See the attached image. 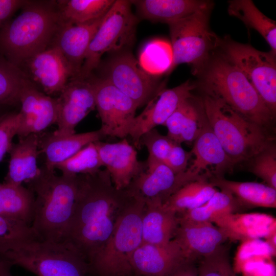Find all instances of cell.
<instances>
[{"label":"cell","instance_id":"cell-47","mask_svg":"<svg viewBox=\"0 0 276 276\" xmlns=\"http://www.w3.org/2000/svg\"><path fill=\"white\" fill-rule=\"evenodd\" d=\"M275 238L276 231L272 232L265 238L266 243L272 250L274 254H275L276 251Z\"/></svg>","mask_w":276,"mask_h":276},{"label":"cell","instance_id":"cell-48","mask_svg":"<svg viewBox=\"0 0 276 276\" xmlns=\"http://www.w3.org/2000/svg\"><path fill=\"white\" fill-rule=\"evenodd\" d=\"M1 114H2V113H1V111H0V115H1Z\"/></svg>","mask_w":276,"mask_h":276},{"label":"cell","instance_id":"cell-19","mask_svg":"<svg viewBox=\"0 0 276 276\" xmlns=\"http://www.w3.org/2000/svg\"><path fill=\"white\" fill-rule=\"evenodd\" d=\"M174 237L189 262L213 253L228 239L224 231L211 222L190 221L179 218Z\"/></svg>","mask_w":276,"mask_h":276},{"label":"cell","instance_id":"cell-39","mask_svg":"<svg viewBox=\"0 0 276 276\" xmlns=\"http://www.w3.org/2000/svg\"><path fill=\"white\" fill-rule=\"evenodd\" d=\"M248 170L261 178L267 186L276 189V147L270 142L247 162Z\"/></svg>","mask_w":276,"mask_h":276},{"label":"cell","instance_id":"cell-44","mask_svg":"<svg viewBox=\"0 0 276 276\" xmlns=\"http://www.w3.org/2000/svg\"><path fill=\"white\" fill-rule=\"evenodd\" d=\"M28 1L0 0V31L10 20L13 14L21 9Z\"/></svg>","mask_w":276,"mask_h":276},{"label":"cell","instance_id":"cell-40","mask_svg":"<svg viewBox=\"0 0 276 276\" xmlns=\"http://www.w3.org/2000/svg\"><path fill=\"white\" fill-rule=\"evenodd\" d=\"M200 259L198 276H237L231 264L228 249L223 245Z\"/></svg>","mask_w":276,"mask_h":276},{"label":"cell","instance_id":"cell-12","mask_svg":"<svg viewBox=\"0 0 276 276\" xmlns=\"http://www.w3.org/2000/svg\"><path fill=\"white\" fill-rule=\"evenodd\" d=\"M104 78L131 99L138 107L146 105L165 88V83L144 71L129 52H123L110 60Z\"/></svg>","mask_w":276,"mask_h":276},{"label":"cell","instance_id":"cell-24","mask_svg":"<svg viewBox=\"0 0 276 276\" xmlns=\"http://www.w3.org/2000/svg\"><path fill=\"white\" fill-rule=\"evenodd\" d=\"M213 223L224 231L228 239L232 240L265 238L276 231L275 219L263 214L230 213L217 218Z\"/></svg>","mask_w":276,"mask_h":276},{"label":"cell","instance_id":"cell-5","mask_svg":"<svg viewBox=\"0 0 276 276\" xmlns=\"http://www.w3.org/2000/svg\"><path fill=\"white\" fill-rule=\"evenodd\" d=\"M201 97L208 122L234 166L247 162L274 141L269 131L222 100L204 93Z\"/></svg>","mask_w":276,"mask_h":276},{"label":"cell","instance_id":"cell-23","mask_svg":"<svg viewBox=\"0 0 276 276\" xmlns=\"http://www.w3.org/2000/svg\"><path fill=\"white\" fill-rule=\"evenodd\" d=\"M207 122L201 97L193 95L179 105L164 126L168 130L167 135L172 141L191 144Z\"/></svg>","mask_w":276,"mask_h":276},{"label":"cell","instance_id":"cell-10","mask_svg":"<svg viewBox=\"0 0 276 276\" xmlns=\"http://www.w3.org/2000/svg\"><path fill=\"white\" fill-rule=\"evenodd\" d=\"M220 47L242 71L275 116L276 54L259 51L249 44L235 41L229 36L221 39Z\"/></svg>","mask_w":276,"mask_h":276},{"label":"cell","instance_id":"cell-4","mask_svg":"<svg viewBox=\"0 0 276 276\" xmlns=\"http://www.w3.org/2000/svg\"><path fill=\"white\" fill-rule=\"evenodd\" d=\"M198 76L203 93L222 100L269 131L275 116L242 71L223 53H213Z\"/></svg>","mask_w":276,"mask_h":276},{"label":"cell","instance_id":"cell-22","mask_svg":"<svg viewBox=\"0 0 276 276\" xmlns=\"http://www.w3.org/2000/svg\"><path fill=\"white\" fill-rule=\"evenodd\" d=\"M104 16L83 24L63 22L54 38L52 45L61 51L70 64L74 78L80 72L89 44Z\"/></svg>","mask_w":276,"mask_h":276},{"label":"cell","instance_id":"cell-18","mask_svg":"<svg viewBox=\"0 0 276 276\" xmlns=\"http://www.w3.org/2000/svg\"><path fill=\"white\" fill-rule=\"evenodd\" d=\"M95 143L103 167L117 190L126 189L145 170L146 162L138 160L136 150L126 138L114 143L101 141Z\"/></svg>","mask_w":276,"mask_h":276},{"label":"cell","instance_id":"cell-37","mask_svg":"<svg viewBox=\"0 0 276 276\" xmlns=\"http://www.w3.org/2000/svg\"><path fill=\"white\" fill-rule=\"evenodd\" d=\"M39 240L31 225L0 215V256L22 243Z\"/></svg>","mask_w":276,"mask_h":276},{"label":"cell","instance_id":"cell-25","mask_svg":"<svg viewBox=\"0 0 276 276\" xmlns=\"http://www.w3.org/2000/svg\"><path fill=\"white\" fill-rule=\"evenodd\" d=\"M106 136L98 130L67 135H57L53 132L39 137V147L45 156L44 166L51 169L77 153L91 143L100 141Z\"/></svg>","mask_w":276,"mask_h":276},{"label":"cell","instance_id":"cell-35","mask_svg":"<svg viewBox=\"0 0 276 276\" xmlns=\"http://www.w3.org/2000/svg\"><path fill=\"white\" fill-rule=\"evenodd\" d=\"M240 209L235 198L229 193L217 191L202 205L182 213L179 219L190 221L213 222L217 218Z\"/></svg>","mask_w":276,"mask_h":276},{"label":"cell","instance_id":"cell-42","mask_svg":"<svg viewBox=\"0 0 276 276\" xmlns=\"http://www.w3.org/2000/svg\"><path fill=\"white\" fill-rule=\"evenodd\" d=\"M19 125L18 112L4 113L0 115V162L8 153L13 137L17 134Z\"/></svg>","mask_w":276,"mask_h":276},{"label":"cell","instance_id":"cell-43","mask_svg":"<svg viewBox=\"0 0 276 276\" xmlns=\"http://www.w3.org/2000/svg\"><path fill=\"white\" fill-rule=\"evenodd\" d=\"M192 154L182 148L180 144L174 142L165 162L175 174L183 172L187 168L188 162Z\"/></svg>","mask_w":276,"mask_h":276},{"label":"cell","instance_id":"cell-15","mask_svg":"<svg viewBox=\"0 0 276 276\" xmlns=\"http://www.w3.org/2000/svg\"><path fill=\"white\" fill-rule=\"evenodd\" d=\"M26 75L40 87L44 93L50 96L59 94L74 73L61 51L52 45L26 61Z\"/></svg>","mask_w":276,"mask_h":276},{"label":"cell","instance_id":"cell-33","mask_svg":"<svg viewBox=\"0 0 276 276\" xmlns=\"http://www.w3.org/2000/svg\"><path fill=\"white\" fill-rule=\"evenodd\" d=\"M114 0H60L57 6L60 16L66 23L83 24L104 16Z\"/></svg>","mask_w":276,"mask_h":276},{"label":"cell","instance_id":"cell-29","mask_svg":"<svg viewBox=\"0 0 276 276\" xmlns=\"http://www.w3.org/2000/svg\"><path fill=\"white\" fill-rule=\"evenodd\" d=\"M140 16L152 21L169 24L207 6L212 2L197 0L131 1Z\"/></svg>","mask_w":276,"mask_h":276},{"label":"cell","instance_id":"cell-36","mask_svg":"<svg viewBox=\"0 0 276 276\" xmlns=\"http://www.w3.org/2000/svg\"><path fill=\"white\" fill-rule=\"evenodd\" d=\"M30 82L20 68L0 55V106L19 104L21 91Z\"/></svg>","mask_w":276,"mask_h":276},{"label":"cell","instance_id":"cell-2","mask_svg":"<svg viewBox=\"0 0 276 276\" xmlns=\"http://www.w3.org/2000/svg\"><path fill=\"white\" fill-rule=\"evenodd\" d=\"M0 31V54L19 68L50 47L63 23L56 1H29Z\"/></svg>","mask_w":276,"mask_h":276},{"label":"cell","instance_id":"cell-46","mask_svg":"<svg viewBox=\"0 0 276 276\" xmlns=\"http://www.w3.org/2000/svg\"><path fill=\"white\" fill-rule=\"evenodd\" d=\"M12 266L9 261L0 256V276H11Z\"/></svg>","mask_w":276,"mask_h":276},{"label":"cell","instance_id":"cell-38","mask_svg":"<svg viewBox=\"0 0 276 276\" xmlns=\"http://www.w3.org/2000/svg\"><path fill=\"white\" fill-rule=\"evenodd\" d=\"M103 167L95 142L83 147L66 160L56 165L54 169L62 174L77 175L91 174Z\"/></svg>","mask_w":276,"mask_h":276},{"label":"cell","instance_id":"cell-32","mask_svg":"<svg viewBox=\"0 0 276 276\" xmlns=\"http://www.w3.org/2000/svg\"><path fill=\"white\" fill-rule=\"evenodd\" d=\"M229 15L241 20L248 30L257 31L266 41L271 51L276 54V23L264 15L250 0L228 2Z\"/></svg>","mask_w":276,"mask_h":276},{"label":"cell","instance_id":"cell-8","mask_svg":"<svg viewBox=\"0 0 276 276\" xmlns=\"http://www.w3.org/2000/svg\"><path fill=\"white\" fill-rule=\"evenodd\" d=\"M1 257L36 276H87L92 270L85 259L64 242H26Z\"/></svg>","mask_w":276,"mask_h":276},{"label":"cell","instance_id":"cell-13","mask_svg":"<svg viewBox=\"0 0 276 276\" xmlns=\"http://www.w3.org/2000/svg\"><path fill=\"white\" fill-rule=\"evenodd\" d=\"M58 105L57 135L75 133L78 123L96 108L95 91L89 79L70 80L57 98Z\"/></svg>","mask_w":276,"mask_h":276},{"label":"cell","instance_id":"cell-28","mask_svg":"<svg viewBox=\"0 0 276 276\" xmlns=\"http://www.w3.org/2000/svg\"><path fill=\"white\" fill-rule=\"evenodd\" d=\"M210 181L221 191L230 193L240 208H276V189L256 182H239L212 175Z\"/></svg>","mask_w":276,"mask_h":276},{"label":"cell","instance_id":"cell-17","mask_svg":"<svg viewBox=\"0 0 276 276\" xmlns=\"http://www.w3.org/2000/svg\"><path fill=\"white\" fill-rule=\"evenodd\" d=\"M146 162L145 170L126 188L131 196L140 197L145 202L158 200L164 203L189 182L183 172L175 174L163 162L148 158Z\"/></svg>","mask_w":276,"mask_h":276},{"label":"cell","instance_id":"cell-34","mask_svg":"<svg viewBox=\"0 0 276 276\" xmlns=\"http://www.w3.org/2000/svg\"><path fill=\"white\" fill-rule=\"evenodd\" d=\"M173 59L170 42L162 39H153L143 47L138 62L144 71L155 76L169 74Z\"/></svg>","mask_w":276,"mask_h":276},{"label":"cell","instance_id":"cell-30","mask_svg":"<svg viewBox=\"0 0 276 276\" xmlns=\"http://www.w3.org/2000/svg\"><path fill=\"white\" fill-rule=\"evenodd\" d=\"M35 195L28 187L0 183V215L31 225L33 220Z\"/></svg>","mask_w":276,"mask_h":276},{"label":"cell","instance_id":"cell-21","mask_svg":"<svg viewBox=\"0 0 276 276\" xmlns=\"http://www.w3.org/2000/svg\"><path fill=\"white\" fill-rule=\"evenodd\" d=\"M190 151L195 157L185 172L191 180L200 177L203 171L211 173L209 167L214 168L213 176H223L234 166L208 122L193 143Z\"/></svg>","mask_w":276,"mask_h":276},{"label":"cell","instance_id":"cell-31","mask_svg":"<svg viewBox=\"0 0 276 276\" xmlns=\"http://www.w3.org/2000/svg\"><path fill=\"white\" fill-rule=\"evenodd\" d=\"M211 176V173H205L185 184L163 203L164 206L177 214L202 205L218 191L209 180Z\"/></svg>","mask_w":276,"mask_h":276},{"label":"cell","instance_id":"cell-16","mask_svg":"<svg viewBox=\"0 0 276 276\" xmlns=\"http://www.w3.org/2000/svg\"><path fill=\"white\" fill-rule=\"evenodd\" d=\"M19 125L17 135L22 139L38 134L56 123L58 105L57 98L38 90L31 82L22 89L19 99Z\"/></svg>","mask_w":276,"mask_h":276},{"label":"cell","instance_id":"cell-9","mask_svg":"<svg viewBox=\"0 0 276 276\" xmlns=\"http://www.w3.org/2000/svg\"><path fill=\"white\" fill-rule=\"evenodd\" d=\"M131 1H115L90 42L75 78L88 79L104 53L121 50L133 43L137 18L131 11Z\"/></svg>","mask_w":276,"mask_h":276},{"label":"cell","instance_id":"cell-14","mask_svg":"<svg viewBox=\"0 0 276 276\" xmlns=\"http://www.w3.org/2000/svg\"><path fill=\"white\" fill-rule=\"evenodd\" d=\"M196 85L189 80L172 88L165 87L158 91L147 103L144 110L135 116L130 136L135 146L140 147V140L148 131L163 125L179 105L193 94Z\"/></svg>","mask_w":276,"mask_h":276},{"label":"cell","instance_id":"cell-45","mask_svg":"<svg viewBox=\"0 0 276 276\" xmlns=\"http://www.w3.org/2000/svg\"><path fill=\"white\" fill-rule=\"evenodd\" d=\"M168 276H198L197 268L192 262H187Z\"/></svg>","mask_w":276,"mask_h":276},{"label":"cell","instance_id":"cell-11","mask_svg":"<svg viewBox=\"0 0 276 276\" xmlns=\"http://www.w3.org/2000/svg\"><path fill=\"white\" fill-rule=\"evenodd\" d=\"M90 80L104 134L122 139L129 136L137 105L105 78Z\"/></svg>","mask_w":276,"mask_h":276},{"label":"cell","instance_id":"cell-26","mask_svg":"<svg viewBox=\"0 0 276 276\" xmlns=\"http://www.w3.org/2000/svg\"><path fill=\"white\" fill-rule=\"evenodd\" d=\"M39 137L37 134H31L13 143L8 153L10 154L8 171L4 182L21 185L33 179L40 172L37 165L39 151Z\"/></svg>","mask_w":276,"mask_h":276},{"label":"cell","instance_id":"cell-27","mask_svg":"<svg viewBox=\"0 0 276 276\" xmlns=\"http://www.w3.org/2000/svg\"><path fill=\"white\" fill-rule=\"evenodd\" d=\"M145 205L148 209L142 217V243L168 244L175 236L178 225L176 214L166 209L158 200L146 201Z\"/></svg>","mask_w":276,"mask_h":276},{"label":"cell","instance_id":"cell-1","mask_svg":"<svg viewBox=\"0 0 276 276\" xmlns=\"http://www.w3.org/2000/svg\"><path fill=\"white\" fill-rule=\"evenodd\" d=\"M105 169L78 175L74 213L63 241L91 262L111 235L114 208L128 195L112 187Z\"/></svg>","mask_w":276,"mask_h":276},{"label":"cell","instance_id":"cell-3","mask_svg":"<svg viewBox=\"0 0 276 276\" xmlns=\"http://www.w3.org/2000/svg\"><path fill=\"white\" fill-rule=\"evenodd\" d=\"M26 183L35 195L31 227L39 240L62 242L75 209L78 175L59 176L55 169L44 165L35 177Z\"/></svg>","mask_w":276,"mask_h":276},{"label":"cell","instance_id":"cell-41","mask_svg":"<svg viewBox=\"0 0 276 276\" xmlns=\"http://www.w3.org/2000/svg\"><path fill=\"white\" fill-rule=\"evenodd\" d=\"M174 142L167 135L160 134L155 128L142 135L140 147L145 146L148 151V158L165 163Z\"/></svg>","mask_w":276,"mask_h":276},{"label":"cell","instance_id":"cell-6","mask_svg":"<svg viewBox=\"0 0 276 276\" xmlns=\"http://www.w3.org/2000/svg\"><path fill=\"white\" fill-rule=\"evenodd\" d=\"M116 220L112 233L90 263L101 276H124L132 269L130 259L142 243V211L145 201L138 197Z\"/></svg>","mask_w":276,"mask_h":276},{"label":"cell","instance_id":"cell-20","mask_svg":"<svg viewBox=\"0 0 276 276\" xmlns=\"http://www.w3.org/2000/svg\"><path fill=\"white\" fill-rule=\"evenodd\" d=\"M188 261L177 241L165 245L142 243L130 259V265L146 276H168Z\"/></svg>","mask_w":276,"mask_h":276},{"label":"cell","instance_id":"cell-7","mask_svg":"<svg viewBox=\"0 0 276 276\" xmlns=\"http://www.w3.org/2000/svg\"><path fill=\"white\" fill-rule=\"evenodd\" d=\"M213 7L212 2L207 6L184 18L168 24L173 59L170 74L178 65L187 63L192 73L198 76L218 47L221 39L209 25Z\"/></svg>","mask_w":276,"mask_h":276}]
</instances>
